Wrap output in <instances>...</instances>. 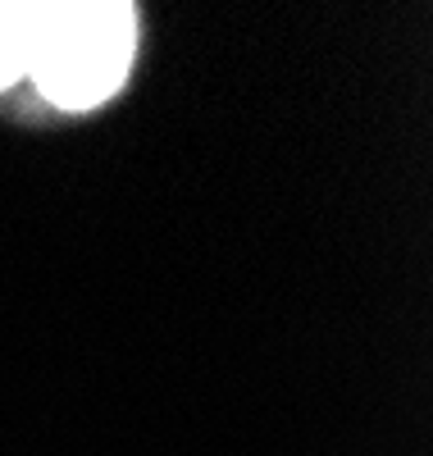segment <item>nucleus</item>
I'll return each mask as SVG.
<instances>
[{"label":"nucleus","instance_id":"obj_2","mask_svg":"<svg viewBox=\"0 0 433 456\" xmlns=\"http://www.w3.org/2000/svg\"><path fill=\"white\" fill-rule=\"evenodd\" d=\"M28 73V5L10 0L0 5V87L19 83Z\"/></svg>","mask_w":433,"mask_h":456},{"label":"nucleus","instance_id":"obj_1","mask_svg":"<svg viewBox=\"0 0 433 456\" xmlns=\"http://www.w3.org/2000/svg\"><path fill=\"white\" fill-rule=\"evenodd\" d=\"M137 23L110 0H46L28 5V73L46 101L92 110L119 92L133 64Z\"/></svg>","mask_w":433,"mask_h":456}]
</instances>
